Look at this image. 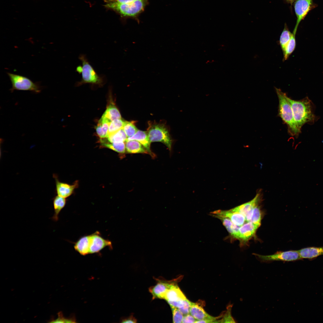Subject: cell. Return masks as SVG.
<instances>
[{
	"instance_id": "1",
	"label": "cell",
	"mask_w": 323,
	"mask_h": 323,
	"mask_svg": "<svg viewBox=\"0 0 323 323\" xmlns=\"http://www.w3.org/2000/svg\"><path fill=\"white\" fill-rule=\"evenodd\" d=\"M292 107L293 118L296 126L300 131L306 123H313L315 117L312 112L311 101L308 97L296 100L289 97Z\"/></svg>"
},
{
	"instance_id": "2",
	"label": "cell",
	"mask_w": 323,
	"mask_h": 323,
	"mask_svg": "<svg viewBox=\"0 0 323 323\" xmlns=\"http://www.w3.org/2000/svg\"><path fill=\"white\" fill-rule=\"evenodd\" d=\"M275 89L279 100L278 115L287 125L289 134L292 136H297L301 131L298 129L295 122L289 97L280 89L275 88Z\"/></svg>"
},
{
	"instance_id": "3",
	"label": "cell",
	"mask_w": 323,
	"mask_h": 323,
	"mask_svg": "<svg viewBox=\"0 0 323 323\" xmlns=\"http://www.w3.org/2000/svg\"><path fill=\"white\" fill-rule=\"evenodd\" d=\"M148 0H136L128 4L106 3V7L114 10L121 17L130 18L139 21L138 17L148 4Z\"/></svg>"
},
{
	"instance_id": "4",
	"label": "cell",
	"mask_w": 323,
	"mask_h": 323,
	"mask_svg": "<svg viewBox=\"0 0 323 323\" xmlns=\"http://www.w3.org/2000/svg\"><path fill=\"white\" fill-rule=\"evenodd\" d=\"M79 58L82 62V69L81 80L78 84L89 83L102 85L104 82V76L97 74L85 55L82 54L79 56Z\"/></svg>"
},
{
	"instance_id": "5",
	"label": "cell",
	"mask_w": 323,
	"mask_h": 323,
	"mask_svg": "<svg viewBox=\"0 0 323 323\" xmlns=\"http://www.w3.org/2000/svg\"><path fill=\"white\" fill-rule=\"evenodd\" d=\"M11 83V92L14 90L29 91L34 93H38L41 91L39 84L33 82L29 78L22 75L7 72Z\"/></svg>"
},
{
	"instance_id": "6",
	"label": "cell",
	"mask_w": 323,
	"mask_h": 323,
	"mask_svg": "<svg viewBox=\"0 0 323 323\" xmlns=\"http://www.w3.org/2000/svg\"><path fill=\"white\" fill-rule=\"evenodd\" d=\"M151 142H160L164 144L170 150L172 141L169 132L163 124H155L151 126L147 132Z\"/></svg>"
},
{
	"instance_id": "7",
	"label": "cell",
	"mask_w": 323,
	"mask_h": 323,
	"mask_svg": "<svg viewBox=\"0 0 323 323\" xmlns=\"http://www.w3.org/2000/svg\"><path fill=\"white\" fill-rule=\"evenodd\" d=\"M261 261L265 262L274 261H292L301 259L298 251L290 250L284 252H278L270 255H262L253 254Z\"/></svg>"
},
{
	"instance_id": "8",
	"label": "cell",
	"mask_w": 323,
	"mask_h": 323,
	"mask_svg": "<svg viewBox=\"0 0 323 323\" xmlns=\"http://www.w3.org/2000/svg\"><path fill=\"white\" fill-rule=\"evenodd\" d=\"M157 283L149 288V291L152 295V300L155 298L163 299L166 291L173 285L177 284V279L167 280L163 278L155 279Z\"/></svg>"
},
{
	"instance_id": "9",
	"label": "cell",
	"mask_w": 323,
	"mask_h": 323,
	"mask_svg": "<svg viewBox=\"0 0 323 323\" xmlns=\"http://www.w3.org/2000/svg\"><path fill=\"white\" fill-rule=\"evenodd\" d=\"M294 2V8L297 21L293 33L295 35L300 22L313 7V0H296Z\"/></svg>"
},
{
	"instance_id": "10",
	"label": "cell",
	"mask_w": 323,
	"mask_h": 323,
	"mask_svg": "<svg viewBox=\"0 0 323 323\" xmlns=\"http://www.w3.org/2000/svg\"><path fill=\"white\" fill-rule=\"evenodd\" d=\"M89 254L98 252L106 247L112 248L111 242L101 237L98 232L89 235Z\"/></svg>"
},
{
	"instance_id": "11",
	"label": "cell",
	"mask_w": 323,
	"mask_h": 323,
	"mask_svg": "<svg viewBox=\"0 0 323 323\" xmlns=\"http://www.w3.org/2000/svg\"><path fill=\"white\" fill-rule=\"evenodd\" d=\"M260 197V194L258 193L251 201L231 209L240 213L245 217L246 222L249 221L255 207L258 205Z\"/></svg>"
},
{
	"instance_id": "12",
	"label": "cell",
	"mask_w": 323,
	"mask_h": 323,
	"mask_svg": "<svg viewBox=\"0 0 323 323\" xmlns=\"http://www.w3.org/2000/svg\"><path fill=\"white\" fill-rule=\"evenodd\" d=\"M259 227L250 221L240 226L237 239L242 243H246L255 234Z\"/></svg>"
},
{
	"instance_id": "13",
	"label": "cell",
	"mask_w": 323,
	"mask_h": 323,
	"mask_svg": "<svg viewBox=\"0 0 323 323\" xmlns=\"http://www.w3.org/2000/svg\"><path fill=\"white\" fill-rule=\"evenodd\" d=\"M53 178L55 181L56 191L57 195L66 198L70 196L74 190L78 186L77 182L71 185L60 181L57 175L53 174Z\"/></svg>"
},
{
	"instance_id": "14",
	"label": "cell",
	"mask_w": 323,
	"mask_h": 323,
	"mask_svg": "<svg viewBox=\"0 0 323 323\" xmlns=\"http://www.w3.org/2000/svg\"><path fill=\"white\" fill-rule=\"evenodd\" d=\"M212 214L217 217H222L230 219L235 225L241 226L246 222L245 217L240 213L231 209L228 211L218 210Z\"/></svg>"
},
{
	"instance_id": "15",
	"label": "cell",
	"mask_w": 323,
	"mask_h": 323,
	"mask_svg": "<svg viewBox=\"0 0 323 323\" xmlns=\"http://www.w3.org/2000/svg\"><path fill=\"white\" fill-rule=\"evenodd\" d=\"M186 299V296L176 284L172 286L166 291L163 299L169 303L183 301Z\"/></svg>"
},
{
	"instance_id": "16",
	"label": "cell",
	"mask_w": 323,
	"mask_h": 323,
	"mask_svg": "<svg viewBox=\"0 0 323 323\" xmlns=\"http://www.w3.org/2000/svg\"><path fill=\"white\" fill-rule=\"evenodd\" d=\"M190 313L197 320L209 319L217 322L216 318L208 314L198 304L191 301Z\"/></svg>"
},
{
	"instance_id": "17",
	"label": "cell",
	"mask_w": 323,
	"mask_h": 323,
	"mask_svg": "<svg viewBox=\"0 0 323 323\" xmlns=\"http://www.w3.org/2000/svg\"><path fill=\"white\" fill-rule=\"evenodd\" d=\"M129 140H135L138 141L147 149L152 157L153 158L155 156L150 150L151 142L147 132L138 130L134 135L127 138V141Z\"/></svg>"
},
{
	"instance_id": "18",
	"label": "cell",
	"mask_w": 323,
	"mask_h": 323,
	"mask_svg": "<svg viewBox=\"0 0 323 323\" xmlns=\"http://www.w3.org/2000/svg\"><path fill=\"white\" fill-rule=\"evenodd\" d=\"M301 259H312L323 255V247H310L298 250Z\"/></svg>"
},
{
	"instance_id": "19",
	"label": "cell",
	"mask_w": 323,
	"mask_h": 323,
	"mask_svg": "<svg viewBox=\"0 0 323 323\" xmlns=\"http://www.w3.org/2000/svg\"><path fill=\"white\" fill-rule=\"evenodd\" d=\"M66 202V200L65 198L57 195L53 198L54 214L51 218L53 221L57 222L58 220L59 214L65 206Z\"/></svg>"
},
{
	"instance_id": "20",
	"label": "cell",
	"mask_w": 323,
	"mask_h": 323,
	"mask_svg": "<svg viewBox=\"0 0 323 323\" xmlns=\"http://www.w3.org/2000/svg\"><path fill=\"white\" fill-rule=\"evenodd\" d=\"M126 150L130 153H149L144 147L139 142L135 140H127L125 143Z\"/></svg>"
},
{
	"instance_id": "21",
	"label": "cell",
	"mask_w": 323,
	"mask_h": 323,
	"mask_svg": "<svg viewBox=\"0 0 323 323\" xmlns=\"http://www.w3.org/2000/svg\"><path fill=\"white\" fill-rule=\"evenodd\" d=\"M74 247L75 249L82 255L89 254V235L81 237L75 243Z\"/></svg>"
},
{
	"instance_id": "22",
	"label": "cell",
	"mask_w": 323,
	"mask_h": 323,
	"mask_svg": "<svg viewBox=\"0 0 323 323\" xmlns=\"http://www.w3.org/2000/svg\"><path fill=\"white\" fill-rule=\"evenodd\" d=\"M111 122L102 116L96 127L97 134L100 139L106 138L109 124Z\"/></svg>"
},
{
	"instance_id": "23",
	"label": "cell",
	"mask_w": 323,
	"mask_h": 323,
	"mask_svg": "<svg viewBox=\"0 0 323 323\" xmlns=\"http://www.w3.org/2000/svg\"><path fill=\"white\" fill-rule=\"evenodd\" d=\"M222 222L228 232L234 238H237L240 226L234 224L229 218L224 217H218Z\"/></svg>"
},
{
	"instance_id": "24",
	"label": "cell",
	"mask_w": 323,
	"mask_h": 323,
	"mask_svg": "<svg viewBox=\"0 0 323 323\" xmlns=\"http://www.w3.org/2000/svg\"><path fill=\"white\" fill-rule=\"evenodd\" d=\"M102 116L108 119L111 122L115 120L121 119L119 111L113 103H111L108 106Z\"/></svg>"
},
{
	"instance_id": "25",
	"label": "cell",
	"mask_w": 323,
	"mask_h": 323,
	"mask_svg": "<svg viewBox=\"0 0 323 323\" xmlns=\"http://www.w3.org/2000/svg\"><path fill=\"white\" fill-rule=\"evenodd\" d=\"M100 141L102 145L116 152L119 153L124 154L126 150V145L124 142H107L104 141L101 139Z\"/></svg>"
},
{
	"instance_id": "26",
	"label": "cell",
	"mask_w": 323,
	"mask_h": 323,
	"mask_svg": "<svg viewBox=\"0 0 323 323\" xmlns=\"http://www.w3.org/2000/svg\"><path fill=\"white\" fill-rule=\"evenodd\" d=\"M107 138L108 141L110 143L126 142L127 139L123 128L111 135Z\"/></svg>"
},
{
	"instance_id": "27",
	"label": "cell",
	"mask_w": 323,
	"mask_h": 323,
	"mask_svg": "<svg viewBox=\"0 0 323 323\" xmlns=\"http://www.w3.org/2000/svg\"><path fill=\"white\" fill-rule=\"evenodd\" d=\"M296 46L295 35L292 33V35L289 41L282 51L284 55L283 60H287L290 55L294 50Z\"/></svg>"
},
{
	"instance_id": "28",
	"label": "cell",
	"mask_w": 323,
	"mask_h": 323,
	"mask_svg": "<svg viewBox=\"0 0 323 323\" xmlns=\"http://www.w3.org/2000/svg\"><path fill=\"white\" fill-rule=\"evenodd\" d=\"M292 35V33L289 30L287 25L285 24L279 39L280 45L282 51L289 41Z\"/></svg>"
},
{
	"instance_id": "29",
	"label": "cell",
	"mask_w": 323,
	"mask_h": 323,
	"mask_svg": "<svg viewBox=\"0 0 323 323\" xmlns=\"http://www.w3.org/2000/svg\"><path fill=\"white\" fill-rule=\"evenodd\" d=\"M125 121L121 119H117L112 121L110 123L107 138L123 128Z\"/></svg>"
},
{
	"instance_id": "30",
	"label": "cell",
	"mask_w": 323,
	"mask_h": 323,
	"mask_svg": "<svg viewBox=\"0 0 323 323\" xmlns=\"http://www.w3.org/2000/svg\"><path fill=\"white\" fill-rule=\"evenodd\" d=\"M123 129L128 138L134 135L138 130L132 122L126 121H124Z\"/></svg>"
},
{
	"instance_id": "31",
	"label": "cell",
	"mask_w": 323,
	"mask_h": 323,
	"mask_svg": "<svg viewBox=\"0 0 323 323\" xmlns=\"http://www.w3.org/2000/svg\"><path fill=\"white\" fill-rule=\"evenodd\" d=\"M261 214L258 205L254 208L251 219L249 221L259 227L261 225Z\"/></svg>"
},
{
	"instance_id": "32",
	"label": "cell",
	"mask_w": 323,
	"mask_h": 323,
	"mask_svg": "<svg viewBox=\"0 0 323 323\" xmlns=\"http://www.w3.org/2000/svg\"><path fill=\"white\" fill-rule=\"evenodd\" d=\"M173 315V323H182L184 315L179 309L175 307L170 306Z\"/></svg>"
},
{
	"instance_id": "33",
	"label": "cell",
	"mask_w": 323,
	"mask_h": 323,
	"mask_svg": "<svg viewBox=\"0 0 323 323\" xmlns=\"http://www.w3.org/2000/svg\"><path fill=\"white\" fill-rule=\"evenodd\" d=\"M190 306L191 301L187 298L183 306L179 309L184 315L190 313Z\"/></svg>"
},
{
	"instance_id": "34",
	"label": "cell",
	"mask_w": 323,
	"mask_h": 323,
	"mask_svg": "<svg viewBox=\"0 0 323 323\" xmlns=\"http://www.w3.org/2000/svg\"><path fill=\"white\" fill-rule=\"evenodd\" d=\"M231 311L228 310L226 314L222 319L221 322H235L234 320L231 316Z\"/></svg>"
},
{
	"instance_id": "35",
	"label": "cell",
	"mask_w": 323,
	"mask_h": 323,
	"mask_svg": "<svg viewBox=\"0 0 323 323\" xmlns=\"http://www.w3.org/2000/svg\"><path fill=\"white\" fill-rule=\"evenodd\" d=\"M196 320L189 313L184 315L182 323H195Z\"/></svg>"
},
{
	"instance_id": "36",
	"label": "cell",
	"mask_w": 323,
	"mask_h": 323,
	"mask_svg": "<svg viewBox=\"0 0 323 323\" xmlns=\"http://www.w3.org/2000/svg\"><path fill=\"white\" fill-rule=\"evenodd\" d=\"M106 3H115L120 4H128L136 0H104Z\"/></svg>"
},
{
	"instance_id": "37",
	"label": "cell",
	"mask_w": 323,
	"mask_h": 323,
	"mask_svg": "<svg viewBox=\"0 0 323 323\" xmlns=\"http://www.w3.org/2000/svg\"><path fill=\"white\" fill-rule=\"evenodd\" d=\"M58 317L56 319H52L49 322L51 323H64L65 318L63 317L62 312L58 313Z\"/></svg>"
},
{
	"instance_id": "38",
	"label": "cell",
	"mask_w": 323,
	"mask_h": 323,
	"mask_svg": "<svg viewBox=\"0 0 323 323\" xmlns=\"http://www.w3.org/2000/svg\"><path fill=\"white\" fill-rule=\"evenodd\" d=\"M122 323H136V319L132 315H131L126 318L123 319L121 320Z\"/></svg>"
},
{
	"instance_id": "39",
	"label": "cell",
	"mask_w": 323,
	"mask_h": 323,
	"mask_svg": "<svg viewBox=\"0 0 323 323\" xmlns=\"http://www.w3.org/2000/svg\"><path fill=\"white\" fill-rule=\"evenodd\" d=\"M82 69V66L81 65H79L76 68V71L79 74H80L81 73Z\"/></svg>"
},
{
	"instance_id": "40",
	"label": "cell",
	"mask_w": 323,
	"mask_h": 323,
	"mask_svg": "<svg viewBox=\"0 0 323 323\" xmlns=\"http://www.w3.org/2000/svg\"><path fill=\"white\" fill-rule=\"evenodd\" d=\"M287 3L292 4L296 0H284Z\"/></svg>"
}]
</instances>
